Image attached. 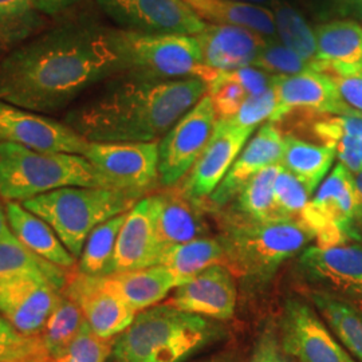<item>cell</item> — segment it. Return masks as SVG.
Returning a JSON list of instances; mask_svg holds the SVG:
<instances>
[{
	"label": "cell",
	"mask_w": 362,
	"mask_h": 362,
	"mask_svg": "<svg viewBox=\"0 0 362 362\" xmlns=\"http://www.w3.org/2000/svg\"><path fill=\"white\" fill-rule=\"evenodd\" d=\"M220 336L221 329L209 318L165 303L139 313L116 337L112 357L115 362H184Z\"/></svg>",
	"instance_id": "obj_3"
},
{
	"label": "cell",
	"mask_w": 362,
	"mask_h": 362,
	"mask_svg": "<svg viewBox=\"0 0 362 362\" xmlns=\"http://www.w3.org/2000/svg\"><path fill=\"white\" fill-rule=\"evenodd\" d=\"M224 73L238 82L248 95H257L274 86V76L255 66H246Z\"/></svg>",
	"instance_id": "obj_46"
},
{
	"label": "cell",
	"mask_w": 362,
	"mask_h": 362,
	"mask_svg": "<svg viewBox=\"0 0 362 362\" xmlns=\"http://www.w3.org/2000/svg\"><path fill=\"white\" fill-rule=\"evenodd\" d=\"M203 21L214 25L243 27L266 39H278L274 15L267 7L235 0H187Z\"/></svg>",
	"instance_id": "obj_27"
},
{
	"label": "cell",
	"mask_w": 362,
	"mask_h": 362,
	"mask_svg": "<svg viewBox=\"0 0 362 362\" xmlns=\"http://www.w3.org/2000/svg\"><path fill=\"white\" fill-rule=\"evenodd\" d=\"M33 0H0V52H13L45 26Z\"/></svg>",
	"instance_id": "obj_32"
},
{
	"label": "cell",
	"mask_w": 362,
	"mask_h": 362,
	"mask_svg": "<svg viewBox=\"0 0 362 362\" xmlns=\"http://www.w3.org/2000/svg\"><path fill=\"white\" fill-rule=\"evenodd\" d=\"M79 0H33L35 8L42 15H57L64 13Z\"/></svg>",
	"instance_id": "obj_49"
},
{
	"label": "cell",
	"mask_w": 362,
	"mask_h": 362,
	"mask_svg": "<svg viewBox=\"0 0 362 362\" xmlns=\"http://www.w3.org/2000/svg\"><path fill=\"white\" fill-rule=\"evenodd\" d=\"M220 226L224 266L233 275L255 282L269 279L285 260L314 239L299 220L258 221L224 212Z\"/></svg>",
	"instance_id": "obj_4"
},
{
	"label": "cell",
	"mask_w": 362,
	"mask_h": 362,
	"mask_svg": "<svg viewBox=\"0 0 362 362\" xmlns=\"http://www.w3.org/2000/svg\"><path fill=\"white\" fill-rule=\"evenodd\" d=\"M338 95L350 110L362 115V69L333 74Z\"/></svg>",
	"instance_id": "obj_45"
},
{
	"label": "cell",
	"mask_w": 362,
	"mask_h": 362,
	"mask_svg": "<svg viewBox=\"0 0 362 362\" xmlns=\"http://www.w3.org/2000/svg\"><path fill=\"white\" fill-rule=\"evenodd\" d=\"M310 191L303 182L281 165L274 185L275 211L281 220H299L310 203Z\"/></svg>",
	"instance_id": "obj_38"
},
{
	"label": "cell",
	"mask_w": 362,
	"mask_h": 362,
	"mask_svg": "<svg viewBox=\"0 0 362 362\" xmlns=\"http://www.w3.org/2000/svg\"><path fill=\"white\" fill-rule=\"evenodd\" d=\"M161 254L163 251L156 233L155 194H152L139 200L128 211L117 238L109 274L156 266Z\"/></svg>",
	"instance_id": "obj_20"
},
{
	"label": "cell",
	"mask_w": 362,
	"mask_h": 362,
	"mask_svg": "<svg viewBox=\"0 0 362 362\" xmlns=\"http://www.w3.org/2000/svg\"><path fill=\"white\" fill-rule=\"evenodd\" d=\"M207 94L212 100L218 119L233 118L248 97L247 91L224 71H220L216 79L208 85Z\"/></svg>",
	"instance_id": "obj_41"
},
{
	"label": "cell",
	"mask_w": 362,
	"mask_h": 362,
	"mask_svg": "<svg viewBox=\"0 0 362 362\" xmlns=\"http://www.w3.org/2000/svg\"><path fill=\"white\" fill-rule=\"evenodd\" d=\"M276 107V91L272 86V89L263 91L257 95H248L246 101L231 118L233 122L242 128L254 129L266 119H272V115Z\"/></svg>",
	"instance_id": "obj_43"
},
{
	"label": "cell",
	"mask_w": 362,
	"mask_h": 362,
	"mask_svg": "<svg viewBox=\"0 0 362 362\" xmlns=\"http://www.w3.org/2000/svg\"><path fill=\"white\" fill-rule=\"evenodd\" d=\"M141 200L133 194L109 188L67 187L40 194L22 204L47 221L64 246L79 259L91 231Z\"/></svg>",
	"instance_id": "obj_7"
},
{
	"label": "cell",
	"mask_w": 362,
	"mask_h": 362,
	"mask_svg": "<svg viewBox=\"0 0 362 362\" xmlns=\"http://www.w3.org/2000/svg\"><path fill=\"white\" fill-rule=\"evenodd\" d=\"M357 219H358V226H360L362 233V208H358V216H357Z\"/></svg>",
	"instance_id": "obj_55"
},
{
	"label": "cell",
	"mask_w": 362,
	"mask_h": 362,
	"mask_svg": "<svg viewBox=\"0 0 362 362\" xmlns=\"http://www.w3.org/2000/svg\"><path fill=\"white\" fill-rule=\"evenodd\" d=\"M184 1H187V0H184Z\"/></svg>",
	"instance_id": "obj_56"
},
{
	"label": "cell",
	"mask_w": 362,
	"mask_h": 362,
	"mask_svg": "<svg viewBox=\"0 0 362 362\" xmlns=\"http://www.w3.org/2000/svg\"><path fill=\"white\" fill-rule=\"evenodd\" d=\"M197 362H235V360H233L231 356H227V354H220V356H214V357L207 358V360H203V361Z\"/></svg>",
	"instance_id": "obj_53"
},
{
	"label": "cell",
	"mask_w": 362,
	"mask_h": 362,
	"mask_svg": "<svg viewBox=\"0 0 362 362\" xmlns=\"http://www.w3.org/2000/svg\"><path fill=\"white\" fill-rule=\"evenodd\" d=\"M62 294L82 311L91 330L104 338H115L129 327L137 313L130 309L103 282L101 276L67 270Z\"/></svg>",
	"instance_id": "obj_16"
},
{
	"label": "cell",
	"mask_w": 362,
	"mask_h": 362,
	"mask_svg": "<svg viewBox=\"0 0 362 362\" xmlns=\"http://www.w3.org/2000/svg\"><path fill=\"white\" fill-rule=\"evenodd\" d=\"M0 362H54L39 337H27L0 317Z\"/></svg>",
	"instance_id": "obj_37"
},
{
	"label": "cell",
	"mask_w": 362,
	"mask_h": 362,
	"mask_svg": "<svg viewBox=\"0 0 362 362\" xmlns=\"http://www.w3.org/2000/svg\"><path fill=\"white\" fill-rule=\"evenodd\" d=\"M66 272L67 270L37 257L23 246L13 233L0 242V282L21 275L42 274L52 278L57 285L64 288Z\"/></svg>",
	"instance_id": "obj_34"
},
{
	"label": "cell",
	"mask_w": 362,
	"mask_h": 362,
	"mask_svg": "<svg viewBox=\"0 0 362 362\" xmlns=\"http://www.w3.org/2000/svg\"><path fill=\"white\" fill-rule=\"evenodd\" d=\"M279 169L281 164L267 167L248 181L233 199V214L258 221L281 220L276 215L274 202V185Z\"/></svg>",
	"instance_id": "obj_33"
},
{
	"label": "cell",
	"mask_w": 362,
	"mask_h": 362,
	"mask_svg": "<svg viewBox=\"0 0 362 362\" xmlns=\"http://www.w3.org/2000/svg\"><path fill=\"white\" fill-rule=\"evenodd\" d=\"M254 66L267 71L274 77L296 76L314 70L305 59L281 43L279 39L267 40Z\"/></svg>",
	"instance_id": "obj_39"
},
{
	"label": "cell",
	"mask_w": 362,
	"mask_h": 362,
	"mask_svg": "<svg viewBox=\"0 0 362 362\" xmlns=\"http://www.w3.org/2000/svg\"><path fill=\"white\" fill-rule=\"evenodd\" d=\"M357 216L358 194L354 176L338 163L318 187L299 221L317 239V246L327 248L361 242Z\"/></svg>",
	"instance_id": "obj_8"
},
{
	"label": "cell",
	"mask_w": 362,
	"mask_h": 362,
	"mask_svg": "<svg viewBox=\"0 0 362 362\" xmlns=\"http://www.w3.org/2000/svg\"><path fill=\"white\" fill-rule=\"evenodd\" d=\"M11 230L7 221V216H6V211L0 207V242L4 240L8 235H11Z\"/></svg>",
	"instance_id": "obj_50"
},
{
	"label": "cell",
	"mask_w": 362,
	"mask_h": 362,
	"mask_svg": "<svg viewBox=\"0 0 362 362\" xmlns=\"http://www.w3.org/2000/svg\"><path fill=\"white\" fill-rule=\"evenodd\" d=\"M353 176H354V182H356L357 194H358V208H362V172L353 173Z\"/></svg>",
	"instance_id": "obj_51"
},
{
	"label": "cell",
	"mask_w": 362,
	"mask_h": 362,
	"mask_svg": "<svg viewBox=\"0 0 362 362\" xmlns=\"http://www.w3.org/2000/svg\"><path fill=\"white\" fill-rule=\"evenodd\" d=\"M236 284L231 270L215 264L176 287L169 306L212 320H230L236 306Z\"/></svg>",
	"instance_id": "obj_19"
},
{
	"label": "cell",
	"mask_w": 362,
	"mask_h": 362,
	"mask_svg": "<svg viewBox=\"0 0 362 362\" xmlns=\"http://www.w3.org/2000/svg\"><path fill=\"white\" fill-rule=\"evenodd\" d=\"M4 211L11 233L31 252L64 270L76 267L77 259L69 252L47 221L18 202L6 203Z\"/></svg>",
	"instance_id": "obj_25"
},
{
	"label": "cell",
	"mask_w": 362,
	"mask_h": 362,
	"mask_svg": "<svg viewBox=\"0 0 362 362\" xmlns=\"http://www.w3.org/2000/svg\"><path fill=\"white\" fill-rule=\"evenodd\" d=\"M208 93L199 78L151 81L119 76L71 110L66 124L90 143H152Z\"/></svg>",
	"instance_id": "obj_2"
},
{
	"label": "cell",
	"mask_w": 362,
	"mask_h": 362,
	"mask_svg": "<svg viewBox=\"0 0 362 362\" xmlns=\"http://www.w3.org/2000/svg\"><path fill=\"white\" fill-rule=\"evenodd\" d=\"M274 15L276 35L286 47L298 54L309 65L318 71V49L314 27L288 0H278L269 7Z\"/></svg>",
	"instance_id": "obj_30"
},
{
	"label": "cell",
	"mask_w": 362,
	"mask_h": 362,
	"mask_svg": "<svg viewBox=\"0 0 362 362\" xmlns=\"http://www.w3.org/2000/svg\"><path fill=\"white\" fill-rule=\"evenodd\" d=\"M218 122L211 97L206 94L169 129L158 143V175L165 187H175L188 175L204 152Z\"/></svg>",
	"instance_id": "obj_10"
},
{
	"label": "cell",
	"mask_w": 362,
	"mask_h": 362,
	"mask_svg": "<svg viewBox=\"0 0 362 362\" xmlns=\"http://www.w3.org/2000/svg\"><path fill=\"white\" fill-rule=\"evenodd\" d=\"M158 264L167 267L180 286L215 264H224V250L219 239L197 238L167 250Z\"/></svg>",
	"instance_id": "obj_29"
},
{
	"label": "cell",
	"mask_w": 362,
	"mask_h": 362,
	"mask_svg": "<svg viewBox=\"0 0 362 362\" xmlns=\"http://www.w3.org/2000/svg\"><path fill=\"white\" fill-rule=\"evenodd\" d=\"M83 156L110 189L141 194L160 181L158 141L152 143H90Z\"/></svg>",
	"instance_id": "obj_9"
},
{
	"label": "cell",
	"mask_w": 362,
	"mask_h": 362,
	"mask_svg": "<svg viewBox=\"0 0 362 362\" xmlns=\"http://www.w3.org/2000/svg\"><path fill=\"white\" fill-rule=\"evenodd\" d=\"M0 143H13L38 152L85 153L89 141L64 122L0 101Z\"/></svg>",
	"instance_id": "obj_13"
},
{
	"label": "cell",
	"mask_w": 362,
	"mask_h": 362,
	"mask_svg": "<svg viewBox=\"0 0 362 362\" xmlns=\"http://www.w3.org/2000/svg\"><path fill=\"white\" fill-rule=\"evenodd\" d=\"M313 132L327 145L336 143L339 139L362 141V115L326 116L313 125Z\"/></svg>",
	"instance_id": "obj_42"
},
{
	"label": "cell",
	"mask_w": 362,
	"mask_h": 362,
	"mask_svg": "<svg viewBox=\"0 0 362 362\" xmlns=\"http://www.w3.org/2000/svg\"><path fill=\"white\" fill-rule=\"evenodd\" d=\"M252 132L236 125L233 119H218L204 152L177 189L199 203L209 197L233 167Z\"/></svg>",
	"instance_id": "obj_17"
},
{
	"label": "cell",
	"mask_w": 362,
	"mask_h": 362,
	"mask_svg": "<svg viewBox=\"0 0 362 362\" xmlns=\"http://www.w3.org/2000/svg\"><path fill=\"white\" fill-rule=\"evenodd\" d=\"M285 140L274 122L264 124L238 156L218 188L208 197L212 207L231 203L242 188L260 170L281 164Z\"/></svg>",
	"instance_id": "obj_21"
},
{
	"label": "cell",
	"mask_w": 362,
	"mask_h": 362,
	"mask_svg": "<svg viewBox=\"0 0 362 362\" xmlns=\"http://www.w3.org/2000/svg\"><path fill=\"white\" fill-rule=\"evenodd\" d=\"M320 73L327 76L362 69V26L337 19L314 27Z\"/></svg>",
	"instance_id": "obj_24"
},
{
	"label": "cell",
	"mask_w": 362,
	"mask_h": 362,
	"mask_svg": "<svg viewBox=\"0 0 362 362\" xmlns=\"http://www.w3.org/2000/svg\"><path fill=\"white\" fill-rule=\"evenodd\" d=\"M204 64L218 71L254 66L269 39L243 27L207 25L194 35Z\"/></svg>",
	"instance_id": "obj_22"
},
{
	"label": "cell",
	"mask_w": 362,
	"mask_h": 362,
	"mask_svg": "<svg viewBox=\"0 0 362 362\" xmlns=\"http://www.w3.org/2000/svg\"><path fill=\"white\" fill-rule=\"evenodd\" d=\"M311 300L350 353L362 362V313L350 302L315 291Z\"/></svg>",
	"instance_id": "obj_31"
},
{
	"label": "cell",
	"mask_w": 362,
	"mask_h": 362,
	"mask_svg": "<svg viewBox=\"0 0 362 362\" xmlns=\"http://www.w3.org/2000/svg\"><path fill=\"white\" fill-rule=\"evenodd\" d=\"M235 1H242V3H248V4H255V6H262V7H270L272 3L278 0H235Z\"/></svg>",
	"instance_id": "obj_52"
},
{
	"label": "cell",
	"mask_w": 362,
	"mask_h": 362,
	"mask_svg": "<svg viewBox=\"0 0 362 362\" xmlns=\"http://www.w3.org/2000/svg\"><path fill=\"white\" fill-rule=\"evenodd\" d=\"M85 324L86 320L81 309L73 300L62 296L39 334L52 360H57L65 353Z\"/></svg>",
	"instance_id": "obj_36"
},
{
	"label": "cell",
	"mask_w": 362,
	"mask_h": 362,
	"mask_svg": "<svg viewBox=\"0 0 362 362\" xmlns=\"http://www.w3.org/2000/svg\"><path fill=\"white\" fill-rule=\"evenodd\" d=\"M127 214L106 220L91 231L78 262V272L103 276L110 272L117 238L127 219Z\"/></svg>",
	"instance_id": "obj_35"
},
{
	"label": "cell",
	"mask_w": 362,
	"mask_h": 362,
	"mask_svg": "<svg viewBox=\"0 0 362 362\" xmlns=\"http://www.w3.org/2000/svg\"><path fill=\"white\" fill-rule=\"evenodd\" d=\"M101 278L104 285L134 313L153 308L168 296L172 288L177 287L172 272L161 264L140 270L113 272Z\"/></svg>",
	"instance_id": "obj_26"
},
{
	"label": "cell",
	"mask_w": 362,
	"mask_h": 362,
	"mask_svg": "<svg viewBox=\"0 0 362 362\" xmlns=\"http://www.w3.org/2000/svg\"><path fill=\"white\" fill-rule=\"evenodd\" d=\"M336 149V155L342 165L349 169L351 173L362 172V141L339 139L332 144Z\"/></svg>",
	"instance_id": "obj_47"
},
{
	"label": "cell",
	"mask_w": 362,
	"mask_h": 362,
	"mask_svg": "<svg viewBox=\"0 0 362 362\" xmlns=\"http://www.w3.org/2000/svg\"><path fill=\"white\" fill-rule=\"evenodd\" d=\"M285 148L281 165L293 173L313 194L332 168L336 149L327 144L308 143L296 136H285Z\"/></svg>",
	"instance_id": "obj_28"
},
{
	"label": "cell",
	"mask_w": 362,
	"mask_h": 362,
	"mask_svg": "<svg viewBox=\"0 0 362 362\" xmlns=\"http://www.w3.org/2000/svg\"><path fill=\"white\" fill-rule=\"evenodd\" d=\"M284 354V350L281 351L279 346L272 338H266L259 345L251 362H288Z\"/></svg>",
	"instance_id": "obj_48"
},
{
	"label": "cell",
	"mask_w": 362,
	"mask_h": 362,
	"mask_svg": "<svg viewBox=\"0 0 362 362\" xmlns=\"http://www.w3.org/2000/svg\"><path fill=\"white\" fill-rule=\"evenodd\" d=\"M353 15L360 21V23H361L362 26V0H358L357 3H356V6H354V8H353Z\"/></svg>",
	"instance_id": "obj_54"
},
{
	"label": "cell",
	"mask_w": 362,
	"mask_h": 362,
	"mask_svg": "<svg viewBox=\"0 0 362 362\" xmlns=\"http://www.w3.org/2000/svg\"><path fill=\"white\" fill-rule=\"evenodd\" d=\"M67 187L107 188L85 156L0 143V197L6 203H23Z\"/></svg>",
	"instance_id": "obj_5"
},
{
	"label": "cell",
	"mask_w": 362,
	"mask_h": 362,
	"mask_svg": "<svg viewBox=\"0 0 362 362\" xmlns=\"http://www.w3.org/2000/svg\"><path fill=\"white\" fill-rule=\"evenodd\" d=\"M276 107L270 122H278L296 110L322 116H345L350 110L338 95L333 78L309 70L296 76L274 77Z\"/></svg>",
	"instance_id": "obj_18"
},
{
	"label": "cell",
	"mask_w": 362,
	"mask_h": 362,
	"mask_svg": "<svg viewBox=\"0 0 362 362\" xmlns=\"http://www.w3.org/2000/svg\"><path fill=\"white\" fill-rule=\"evenodd\" d=\"M52 278L28 274L0 282V317L27 337H39L62 298Z\"/></svg>",
	"instance_id": "obj_12"
},
{
	"label": "cell",
	"mask_w": 362,
	"mask_h": 362,
	"mask_svg": "<svg viewBox=\"0 0 362 362\" xmlns=\"http://www.w3.org/2000/svg\"><path fill=\"white\" fill-rule=\"evenodd\" d=\"M155 200L156 233L163 254L172 247L204 238L208 228L199 202L188 199L179 189L156 194Z\"/></svg>",
	"instance_id": "obj_23"
},
{
	"label": "cell",
	"mask_w": 362,
	"mask_h": 362,
	"mask_svg": "<svg viewBox=\"0 0 362 362\" xmlns=\"http://www.w3.org/2000/svg\"><path fill=\"white\" fill-rule=\"evenodd\" d=\"M115 338H104L95 334L88 322L81 329L65 353L54 362H105L112 354Z\"/></svg>",
	"instance_id": "obj_40"
},
{
	"label": "cell",
	"mask_w": 362,
	"mask_h": 362,
	"mask_svg": "<svg viewBox=\"0 0 362 362\" xmlns=\"http://www.w3.org/2000/svg\"><path fill=\"white\" fill-rule=\"evenodd\" d=\"M121 30L197 35L207 23L184 0H95Z\"/></svg>",
	"instance_id": "obj_11"
},
{
	"label": "cell",
	"mask_w": 362,
	"mask_h": 362,
	"mask_svg": "<svg viewBox=\"0 0 362 362\" xmlns=\"http://www.w3.org/2000/svg\"><path fill=\"white\" fill-rule=\"evenodd\" d=\"M281 346L285 354L298 362H356L310 306L297 299L286 303L281 322Z\"/></svg>",
	"instance_id": "obj_15"
},
{
	"label": "cell",
	"mask_w": 362,
	"mask_h": 362,
	"mask_svg": "<svg viewBox=\"0 0 362 362\" xmlns=\"http://www.w3.org/2000/svg\"><path fill=\"white\" fill-rule=\"evenodd\" d=\"M300 13L325 23L353 13L358 0H288Z\"/></svg>",
	"instance_id": "obj_44"
},
{
	"label": "cell",
	"mask_w": 362,
	"mask_h": 362,
	"mask_svg": "<svg viewBox=\"0 0 362 362\" xmlns=\"http://www.w3.org/2000/svg\"><path fill=\"white\" fill-rule=\"evenodd\" d=\"M109 37L118 61V76L151 81L199 78L207 85L219 76L220 71L204 64L194 35L109 28Z\"/></svg>",
	"instance_id": "obj_6"
},
{
	"label": "cell",
	"mask_w": 362,
	"mask_h": 362,
	"mask_svg": "<svg viewBox=\"0 0 362 362\" xmlns=\"http://www.w3.org/2000/svg\"><path fill=\"white\" fill-rule=\"evenodd\" d=\"M298 272L320 291L362 302L361 245L310 247L299 257Z\"/></svg>",
	"instance_id": "obj_14"
},
{
	"label": "cell",
	"mask_w": 362,
	"mask_h": 362,
	"mask_svg": "<svg viewBox=\"0 0 362 362\" xmlns=\"http://www.w3.org/2000/svg\"><path fill=\"white\" fill-rule=\"evenodd\" d=\"M112 76L118 61L109 28L69 22L39 33L0 62V101L35 113L55 112Z\"/></svg>",
	"instance_id": "obj_1"
}]
</instances>
